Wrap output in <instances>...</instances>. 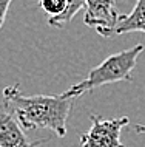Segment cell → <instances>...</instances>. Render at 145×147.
<instances>
[{"label":"cell","instance_id":"1","mask_svg":"<svg viewBox=\"0 0 145 147\" xmlns=\"http://www.w3.org/2000/svg\"><path fill=\"white\" fill-rule=\"evenodd\" d=\"M2 99L13 110L25 130L48 129L57 136L66 135V121L74 99L63 94H34L25 96L20 85L14 84L3 90Z\"/></svg>","mask_w":145,"mask_h":147},{"label":"cell","instance_id":"2","mask_svg":"<svg viewBox=\"0 0 145 147\" xmlns=\"http://www.w3.org/2000/svg\"><path fill=\"white\" fill-rule=\"evenodd\" d=\"M145 50L142 43H136L131 48L119 51L116 54H111L105 59L102 63L90 70L87 79H84L79 84L69 87L65 93H62L65 98H79L87 91H93L97 87L113 82H133L131 71L136 67L139 54Z\"/></svg>","mask_w":145,"mask_h":147},{"label":"cell","instance_id":"3","mask_svg":"<svg viewBox=\"0 0 145 147\" xmlns=\"http://www.w3.org/2000/svg\"><path fill=\"white\" fill-rule=\"evenodd\" d=\"M91 127L80 135L82 147H125L120 141V132L130 122L127 116L105 119L99 115H90Z\"/></svg>","mask_w":145,"mask_h":147},{"label":"cell","instance_id":"4","mask_svg":"<svg viewBox=\"0 0 145 147\" xmlns=\"http://www.w3.org/2000/svg\"><path fill=\"white\" fill-rule=\"evenodd\" d=\"M119 16L116 0H85L84 22L90 28H94L100 36L116 25Z\"/></svg>","mask_w":145,"mask_h":147},{"label":"cell","instance_id":"5","mask_svg":"<svg viewBox=\"0 0 145 147\" xmlns=\"http://www.w3.org/2000/svg\"><path fill=\"white\" fill-rule=\"evenodd\" d=\"M40 141H29L13 110L0 98V147H34Z\"/></svg>","mask_w":145,"mask_h":147},{"label":"cell","instance_id":"6","mask_svg":"<svg viewBox=\"0 0 145 147\" xmlns=\"http://www.w3.org/2000/svg\"><path fill=\"white\" fill-rule=\"evenodd\" d=\"M134 31L145 33V0H138L130 14H120L116 25L102 37H116Z\"/></svg>","mask_w":145,"mask_h":147},{"label":"cell","instance_id":"7","mask_svg":"<svg viewBox=\"0 0 145 147\" xmlns=\"http://www.w3.org/2000/svg\"><path fill=\"white\" fill-rule=\"evenodd\" d=\"M66 8L62 14L56 16V17H49L48 23L54 28H63L66 23L73 20V17L76 16L82 8H85V0H65Z\"/></svg>","mask_w":145,"mask_h":147},{"label":"cell","instance_id":"8","mask_svg":"<svg viewBox=\"0 0 145 147\" xmlns=\"http://www.w3.org/2000/svg\"><path fill=\"white\" fill-rule=\"evenodd\" d=\"M40 8L49 17H56V16L62 14L66 8L65 0H40Z\"/></svg>","mask_w":145,"mask_h":147},{"label":"cell","instance_id":"9","mask_svg":"<svg viewBox=\"0 0 145 147\" xmlns=\"http://www.w3.org/2000/svg\"><path fill=\"white\" fill-rule=\"evenodd\" d=\"M13 0H0V30H2L3 23L6 20V14H8V8H9Z\"/></svg>","mask_w":145,"mask_h":147},{"label":"cell","instance_id":"10","mask_svg":"<svg viewBox=\"0 0 145 147\" xmlns=\"http://www.w3.org/2000/svg\"><path fill=\"white\" fill-rule=\"evenodd\" d=\"M134 130H136V133H139V135H145V125L144 124H136Z\"/></svg>","mask_w":145,"mask_h":147}]
</instances>
